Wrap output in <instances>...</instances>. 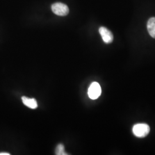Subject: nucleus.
<instances>
[{
	"label": "nucleus",
	"mask_w": 155,
	"mask_h": 155,
	"mask_svg": "<svg viewBox=\"0 0 155 155\" xmlns=\"http://www.w3.org/2000/svg\"><path fill=\"white\" fill-rule=\"evenodd\" d=\"M51 9L55 15L61 16H66L69 13L68 7L61 2H56L52 4Z\"/></svg>",
	"instance_id": "obj_2"
},
{
	"label": "nucleus",
	"mask_w": 155,
	"mask_h": 155,
	"mask_svg": "<svg viewBox=\"0 0 155 155\" xmlns=\"http://www.w3.org/2000/svg\"><path fill=\"white\" fill-rule=\"evenodd\" d=\"M147 29L151 37L155 39V17H151L147 22Z\"/></svg>",
	"instance_id": "obj_6"
},
{
	"label": "nucleus",
	"mask_w": 155,
	"mask_h": 155,
	"mask_svg": "<svg viewBox=\"0 0 155 155\" xmlns=\"http://www.w3.org/2000/svg\"><path fill=\"white\" fill-rule=\"evenodd\" d=\"M101 94V87L97 82H93L90 84L88 90V95L90 98L92 100L97 99Z\"/></svg>",
	"instance_id": "obj_3"
},
{
	"label": "nucleus",
	"mask_w": 155,
	"mask_h": 155,
	"mask_svg": "<svg viewBox=\"0 0 155 155\" xmlns=\"http://www.w3.org/2000/svg\"><path fill=\"white\" fill-rule=\"evenodd\" d=\"M55 154L57 155H68V153L65 151L64 145L62 144H59L57 145L55 150Z\"/></svg>",
	"instance_id": "obj_7"
},
{
	"label": "nucleus",
	"mask_w": 155,
	"mask_h": 155,
	"mask_svg": "<svg viewBox=\"0 0 155 155\" xmlns=\"http://www.w3.org/2000/svg\"><path fill=\"white\" fill-rule=\"evenodd\" d=\"M0 155H10V153L7 152H1Z\"/></svg>",
	"instance_id": "obj_8"
},
{
	"label": "nucleus",
	"mask_w": 155,
	"mask_h": 155,
	"mask_svg": "<svg viewBox=\"0 0 155 155\" xmlns=\"http://www.w3.org/2000/svg\"><path fill=\"white\" fill-rule=\"evenodd\" d=\"M150 132V127L146 124H138L133 126V134L137 137H145Z\"/></svg>",
	"instance_id": "obj_1"
},
{
	"label": "nucleus",
	"mask_w": 155,
	"mask_h": 155,
	"mask_svg": "<svg viewBox=\"0 0 155 155\" xmlns=\"http://www.w3.org/2000/svg\"><path fill=\"white\" fill-rule=\"evenodd\" d=\"M22 101L23 104L28 107L35 109L38 106L36 100L34 98H29L26 97H22Z\"/></svg>",
	"instance_id": "obj_5"
},
{
	"label": "nucleus",
	"mask_w": 155,
	"mask_h": 155,
	"mask_svg": "<svg viewBox=\"0 0 155 155\" xmlns=\"http://www.w3.org/2000/svg\"><path fill=\"white\" fill-rule=\"evenodd\" d=\"M99 32L102 38L106 44L111 43L113 41V33H111L110 31H109L108 29L104 27H101L99 29Z\"/></svg>",
	"instance_id": "obj_4"
}]
</instances>
